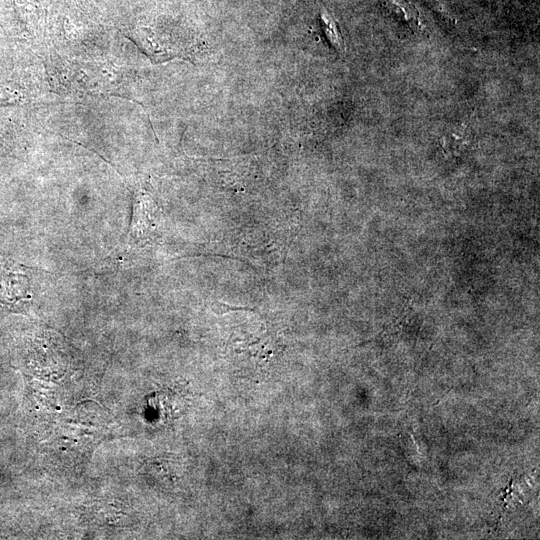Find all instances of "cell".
Listing matches in <instances>:
<instances>
[{
  "label": "cell",
  "mask_w": 540,
  "mask_h": 540,
  "mask_svg": "<svg viewBox=\"0 0 540 540\" xmlns=\"http://www.w3.org/2000/svg\"><path fill=\"white\" fill-rule=\"evenodd\" d=\"M320 22L323 29V32L328 39L329 43L338 51L344 52L345 45L343 37L341 35L339 26L333 17L323 11L320 13Z\"/></svg>",
  "instance_id": "3"
},
{
  "label": "cell",
  "mask_w": 540,
  "mask_h": 540,
  "mask_svg": "<svg viewBox=\"0 0 540 540\" xmlns=\"http://www.w3.org/2000/svg\"><path fill=\"white\" fill-rule=\"evenodd\" d=\"M387 9L400 21L412 29L418 28L419 13L414 5L407 0H384Z\"/></svg>",
  "instance_id": "2"
},
{
  "label": "cell",
  "mask_w": 540,
  "mask_h": 540,
  "mask_svg": "<svg viewBox=\"0 0 540 540\" xmlns=\"http://www.w3.org/2000/svg\"><path fill=\"white\" fill-rule=\"evenodd\" d=\"M28 298V280L24 272L19 266L0 262V302L11 306Z\"/></svg>",
  "instance_id": "1"
}]
</instances>
